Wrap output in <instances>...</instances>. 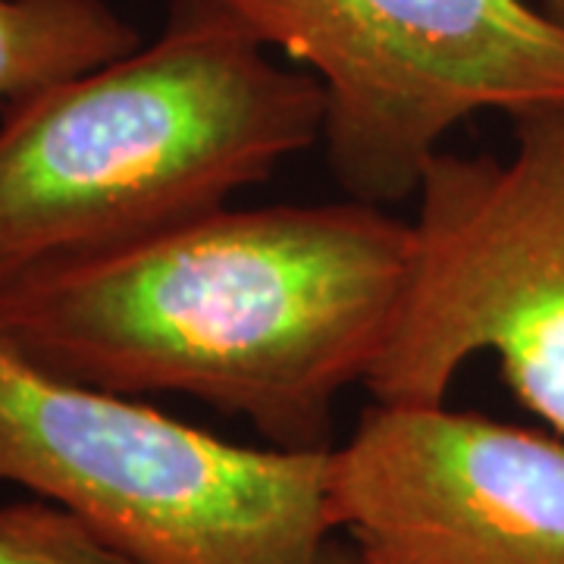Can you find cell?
<instances>
[{"instance_id":"obj_3","label":"cell","mask_w":564,"mask_h":564,"mask_svg":"<svg viewBox=\"0 0 564 564\" xmlns=\"http://www.w3.org/2000/svg\"><path fill=\"white\" fill-rule=\"evenodd\" d=\"M329 452L226 443L0 339V484L61 505L139 564H323Z\"/></svg>"},{"instance_id":"obj_6","label":"cell","mask_w":564,"mask_h":564,"mask_svg":"<svg viewBox=\"0 0 564 564\" xmlns=\"http://www.w3.org/2000/svg\"><path fill=\"white\" fill-rule=\"evenodd\" d=\"M358 564H564V443L443 404H380L329 452Z\"/></svg>"},{"instance_id":"obj_4","label":"cell","mask_w":564,"mask_h":564,"mask_svg":"<svg viewBox=\"0 0 564 564\" xmlns=\"http://www.w3.org/2000/svg\"><path fill=\"white\" fill-rule=\"evenodd\" d=\"M321 82L348 198L399 204L464 120L564 101V20L527 0H204Z\"/></svg>"},{"instance_id":"obj_7","label":"cell","mask_w":564,"mask_h":564,"mask_svg":"<svg viewBox=\"0 0 564 564\" xmlns=\"http://www.w3.org/2000/svg\"><path fill=\"white\" fill-rule=\"evenodd\" d=\"M139 47L107 0H0V113Z\"/></svg>"},{"instance_id":"obj_1","label":"cell","mask_w":564,"mask_h":564,"mask_svg":"<svg viewBox=\"0 0 564 564\" xmlns=\"http://www.w3.org/2000/svg\"><path fill=\"white\" fill-rule=\"evenodd\" d=\"M411 254V220L380 204H226L13 282L0 339L63 380L185 395L273 448L326 452L339 395L395 329Z\"/></svg>"},{"instance_id":"obj_5","label":"cell","mask_w":564,"mask_h":564,"mask_svg":"<svg viewBox=\"0 0 564 564\" xmlns=\"http://www.w3.org/2000/svg\"><path fill=\"white\" fill-rule=\"evenodd\" d=\"M508 158L440 151L417 185L402 311L367 389L443 404L474 355L564 440V101L511 117Z\"/></svg>"},{"instance_id":"obj_10","label":"cell","mask_w":564,"mask_h":564,"mask_svg":"<svg viewBox=\"0 0 564 564\" xmlns=\"http://www.w3.org/2000/svg\"><path fill=\"white\" fill-rule=\"evenodd\" d=\"M543 10H549L552 17L564 20V0H543Z\"/></svg>"},{"instance_id":"obj_9","label":"cell","mask_w":564,"mask_h":564,"mask_svg":"<svg viewBox=\"0 0 564 564\" xmlns=\"http://www.w3.org/2000/svg\"><path fill=\"white\" fill-rule=\"evenodd\" d=\"M323 564H358V558H355L351 545L333 540V543H329V549H326V562Z\"/></svg>"},{"instance_id":"obj_8","label":"cell","mask_w":564,"mask_h":564,"mask_svg":"<svg viewBox=\"0 0 564 564\" xmlns=\"http://www.w3.org/2000/svg\"><path fill=\"white\" fill-rule=\"evenodd\" d=\"M0 564H139L101 540L61 505L17 502L0 508Z\"/></svg>"},{"instance_id":"obj_2","label":"cell","mask_w":564,"mask_h":564,"mask_svg":"<svg viewBox=\"0 0 564 564\" xmlns=\"http://www.w3.org/2000/svg\"><path fill=\"white\" fill-rule=\"evenodd\" d=\"M323 132L321 82L204 0L0 120V292L220 210Z\"/></svg>"}]
</instances>
